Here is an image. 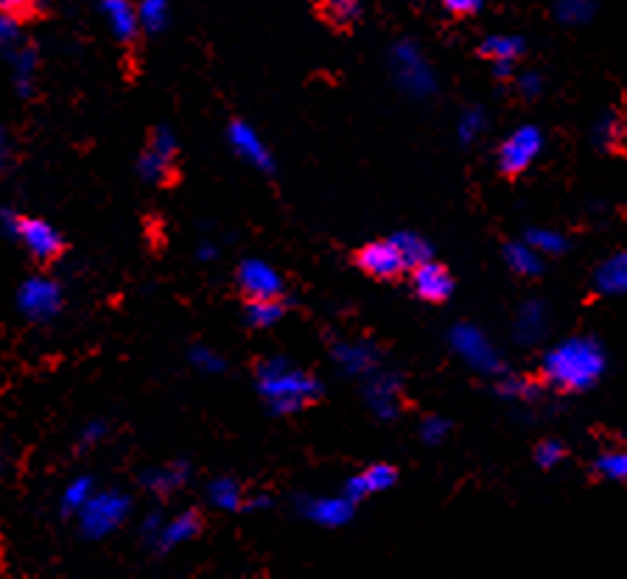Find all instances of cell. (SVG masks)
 Listing matches in <instances>:
<instances>
[{"label":"cell","instance_id":"cell-1","mask_svg":"<svg viewBox=\"0 0 627 579\" xmlns=\"http://www.w3.org/2000/svg\"><path fill=\"white\" fill-rule=\"evenodd\" d=\"M605 373V353L594 339H568L549 350L544 359V375L557 390L580 392L597 384Z\"/></svg>","mask_w":627,"mask_h":579},{"label":"cell","instance_id":"cell-2","mask_svg":"<svg viewBox=\"0 0 627 579\" xmlns=\"http://www.w3.org/2000/svg\"><path fill=\"white\" fill-rule=\"evenodd\" d=\"M258 392L273 412L291 414L317 401L322 386L314 375L295 370L286 359H267L258 366Z\"/></svg>","mask_w":627,"mask_h":579},{"label":"cell","instance_id":"cell-3","mask_svg":"<svg viewBox=\"0 0 627 579\" xmlns=\"http://www.w3.org/2000/svg\"><path fill=\"white\" fill-rule=\"evenodd\" d=\"M0 232L7 238H14L18 244H23L29 249V255L34 260H56L65 249V241H62L60 230H56L51 221L45 219H34V216H23L12 207H3L0 210Z\"/></svg>","mask_w":627,"mask_h":579},{"label":"cell","instance_id":"cell-4","mask_svg":"<svg viewBox=\"0 0 627 579\" xmlns=\"http://www.w3.org/2000/svg\"><path fill=\"white\" fill-rule=\"evenodd\" d=\"M132 502L121 490H95L90 502L79 509V529L84 538L101 540L113 535L130 518Z\"/></svg>","mask_w":627,"mask_h":579},{"label":"cell","instance_id":"cell-5","mask_svg":"<svg viewBox=\"0 0 627 579\" xmlns=\"http://www.w3.org/2000/svg\"><path fill=\"white\" fill-rule=\"evenodd\" d=\"M392 71H395V82L403 93L414 95V99H429L438 90V76H434L432 65L426 56L421 54V48L414 42H398L392 48Z\"/></svg>","mask_w":627,"mask_h":579},{"label":"cell","instance_id":"cell-6","mask_svg":"<svg viewBox=\"0 0 627 579\" xmlns=\"http://www.w3.org/2000/svg\"><path fill=\"white\" fill-rule=\"evenodd\" d=\"M449 342L456 355H462L467 366H474L482 375H502V355L491 344V339L476 325H454L449 333Z\"/></svg>","mask_w":627,"mask_h":579},{"label":"cell","instance_id":"cell-7","mask_svg":"<svg viewBox=\"0 0 627 579\" xmlns=\"http://www.w3.org/2000/svg\"><path fill=\"white\" fill-rule=\"evenodd\" d=\"M174 166H177V137L168 126H157L148 137L146 148L141 152L137 174H141L143 183L166 185L172 179Z\"/></svg>","mask_w":627,"mask_h":579},{"label":"cell","instance_id":"cell-8","mask_svg":"<svg viewBox=\"0 0 627 579\" xmlns=\"http://www.w3.org/2000/svg\"><path fill=\"white\" fill-rule=\"evenodd\" d=\"M65 306V294H62V286L54 278H45V275H37L29 278L18 291V308L23 317H29L31 322H48L54 320L56 313Z\"/></svg>","mask_w":627,"mask_h":579},{"label":"cell","instance_id":"cell-9","mask_svg":"<svg viewBox=\"0 0 627 579\" xmlns=\"http://www.w3.org/2000/svg\"><path fill=\"white\" fill-rule=\"evenodd\" d=\"M541 148H544V135H541L538 126H521L498 148V168L507 177L527 172L538 161Z\"/></svg>","mask_w":627,"mask_h":579},{"label":"cell","instance_id":"cell-10","mask_svg":"<svg viewBox=\"0 0 627 579\" xmlns=\"http://www.w3.org/2000/svg\"><path fill=\"white\" fill-rule=\"evenodd\" d=\"M238 286L249 300H267V297L284 294V278L278 275V269L258 258L244 260L238 267Z\"/></svg>","mask_w":627,"mask_h":579},{"label":"cell","instance_id":"cell-11","mask_svg":"<svg viewBox=\"0 0 627 579\" xmlns=\"http://www.w3.org/2000/svg\"><path fill=\"white\" fill-rule=\"evenodd\" d=\"M227 141H230L233 152H236L244 163L258 168V172H273L275 168L273 152H269L267 143L260 141V135L247 121H233V124L227 126Z\"/></svg>","mask_w":627,"mask_h":579},{"label":"cell","instance_id":"cell-12","mask_svg":"<svg viewBox=\"0 0 627 579\" xmlns=\"http://www.w3.org/2000/svg\"><path fill=\"white\" fill-rule=\"evenodd\" d=\"M370 412L379 420H392L401 412V384L392 373H370L368 386H364Z\"/></svg>","mask_w":627,"mask_h":579},{"label":"cell","instance_id":"cell-13","mask_svg":"<svg viewBox=\"0 0 627 579\" xmlns=\"http://www.w3.org/2000/svg\"><path fill=\"white\" fill-rule=\"evenodd\" d=\"M99 12L107 20L110 31L121 45H132L141 34V20H137V7L132 0H95Z\"/></svg>","mask_w":627,"mask_h":579},{"label":"cell","instance_id":"cell-14","mask_svg":"<svg viewBox=\"0 0 627 579\" xmlns=\"http://www.w3.org/2000/svg\"><path fill=\"white\" fill-rule=\"evenodd\" d=\"M359 267L368 275H373V278H395V275H401L407 269V263H403L392 238H387V241H373L361 249Z\"/></svg>","mask_w":627,"mask_h":579},{"label":"cell","instance_id":"cell-15","mask_svg":"<svg viewBox=\"0 0 627 579\" xmlns=\"http://www.w3.org/2000/svg\"><path fill=\"white\" fill-rule=\"evenodd\" d=\"M412 286L429 302H445L451 297V291H454V280H451L449 269L434 263V260H426L421 267H414Z\"/></svg>","mask_w":627,"mask_h":579},{"label":"cell","instance_id":"cell-16","mask_svg":"<svg viewBox=\"0 0 627 579\" xmlns=\"http://www.w3.org/2000/svg\"><path fill=\"white\" fill-rule=\"evenodd\" d=\"M333 361L345 375H370L379 366V350L370 342H339Z\"/></svg>","mask_w":627,"mask_h":579},{"label":"cell","instance_id":"cell-17","mask_svg":"<svg viewBox=\"0 0 627 579\" xmlns=\"http://www.w3.org/2000/svg\"><path fill=\"white\" fill-rule=\"evenodd\" d=\"M199 529H202L199 513H194V509H185V513L163 520L161 533H157V538H154V546H157V551L177 549L179 544H188V540H194L196 535H199Z\"/></svg>","mask_w":627,"mask_h":579},{"label":"cell","instance_id":"cell-18","mask_svg":"<svg viewBox=\"0 0 627 579\" xmlns=\"http://www.w3.org/2000/svg\"><path fill=\"white\" fill-rule=\"evenodd\" d=\"M395 479H398L395 467L373 465L348 482V487H345V496H348L353 504H359L361 498H370V496H376V493L390 490V487L395 485Z\"/></svg>","mask_w":627,"mask_h":579},{"label":"cell","instance_id":"cell-19","mask_svg":"<svg viewBox=\"0 0 627 579\" xmlns=\"http://www.w3.org/2000/svg\"><path fill=\"white\" fill-rule=\"evenodd\" d=\"M7 60L9 65H12V82L18 95L20 99H31V95H34L37 71H40V54H37V48L31 45V42H23Z\"/></svg>","mask_w":627,"mask_h":579},{"label":"cell","instance_id":"cell-20","mask_svg":"<svg viewBox=\"0 0 627 579\" xmlns=\"http://www.w3.org/2000/svg\"><path fill=\"white\" fill-rule=\"evenodd\" d=\"M302 515L320 526H345L353 518V502L348 496L342 498H308L300 504Z\"/></svg>","mask_w":627,"mask_h":579},{"label":"cell","instance_id":"cell-21","mask_svg":"<svg viewBox=\"0 0 627 579\" xmlns=\"http://www.w3.org/2000/svg\"><path fill=\"white\" fill-rule=\"evenodd\" d=\"M546 328H549V311H546L544 302L530 300L515 313L513 333L521 344H535L538 339H544Z\"/></svg>","mask_w":627,"mask_h":579},{"label":"cell","instance_id":"cell-22","mask_svg":"<svg viewBox=\"0 0 627 579\" xmlns=\"http://www.w3.org/2000/svg\"><path fill=\"white\" fill-rule=\"evenodd\" d=\"M191 471L185 462H168V465L152 467V471L143 473V487L154 496H168V493L179 490V487L188 482Z\"/></svg>","mask_w":627,"mask_h":579},{"label":"cell","instance_id":"cell-23","mask_svg":"<svg viewBox=\"0 0 627 579\" xmlns=\"http://www.w3.org/2000/svg\"><path fill=\"white\" fill-rule=\"evenodd\" d=\"M504 260L515 275H524V278H535V275L544 272V258H541L538 249L530 247L527 241H515L507 244L504 249Z\"/></svg>","mask_w":627,"mask_h":579},{"label":"cell","instance_id":"cell-24","mask_svg":"<svg viewBox=\"0 0 627 579\" xmlns=\"http://www.w3.org/2000/svg\"><path fill=\"white\" fill-rule=\"evenodd\" d=\"M597 289L603 294H627V252H616L597 269Z\"/></svg>","mask_w":627,"mask_h":579},{"label":"cell","instance_id":"cell-25","mask_svg":"<svg viewBox=\"0 0 627 579\" xmlns=\"http://www.w3.org/2000/svg\"><path fill=\"white\" fill-rule=\"evenodd\" d=\"M480 54L493 62H507V65H513V62L524 54V40L513 34H493L482 42Z\"/></svg>","mask_w":627,"mask_h":579},{"label":"cell","instance_id":"cell-26","mask_svg":"<svg viewBox=\"0 0 627 579\" xmlns=\"http://www.w3.org/2000/svg\"><path fill=\"white\" fill-rule=\"evenodd\" d=\"M207 498H210V504H214L216 509H225V513L244 509V502H247L241 485H238L236 479H230V476H222V479L210 482V487H207Z\"/></svg>","mask_w":627,"mask_h":579},{"label":"cell","instance_id":"cell-27","mask_svg":"<svg viewBox=\"0 0 627 579\" xmlns=\"http://www.w3.org/2000/svg\"><path fill=\"white\" fill-rule=\"evenodd\" d=\"M392 244H395L398 252H401L407 269L421 267V263L432 260V247H429L426 238H421L418 232H395Z\"/></svg>","mask_w":627,"mask_h":579},{"label":"cell","instance_id":"cell-28","mask_svg":"<svg viewBox=\"0 0 627 579\" xmlns=\"http://www.w3.org/2000/svg\"><path fill=\"white\" fill-rule=\"evenodd\" d=\"M286 317V302L280 297H267V300H249L247 322L253 328H273Z\"/></svg>","mask_w":627,"mask_h":579},{"label":"cell","instance_id":"cell-29","mask_svg":"<svg viewBox=\"0 0 627 579\" xmlns=\"http://www.w3.org/2000/svg\"><path fill=\"white\" fill-rule=\"evenodd\" d=\"M168 18H172V0H141V3H137L141 29L152 31V34L166 29Z\"/></svg>","mask_w":627,"mask_h":579},{"label":"cell","instance_id":"cell-30","mask_svg":"<svg viewBox=\"0 0 627 579\" xmlns=\"http://www.w3.org/2000/svg\"><path fill=\"white\" fill-rule=\"evenodd\" d=\"M555 14L566 25H583L597 14V0H557Z\"/></svg>","mask_w":627,"mask_h":579},{"label":"cell","instance_id":"cell-31","mask_svg":"<svg viewBox=\"0 0 627 579\" xmlns=\"http://www.w3.org/2000/svg\"><path fill=\"white\" fill-rule=\"evenodd\" d=\"M95 493V485L90 476H79V479L68 482V487L62 490V513L76 515L84 504L90 502V496Z\"/></svg>","mask_w":627,"mask_h":579},{"label":"cell","instance_id":"cell-32","mask_svg":"<svg viewBox=\"0 0 627 579\" xmlns=\"http://www.w3.org/2000/svg\"><path fill=\"white\" fill-rule=\"evenodd\" d=\"M597 473L603 479L627 485V451H610L597 459Z\"/></svg>","mask_w":627,"mask_h":579},{"label":"cell","instance_id":"cell-33","mask_svg":"<svg viewBox=\"0 0 627 579\" xmlns=\"http://www.w3.org/2000/svg\"><path fill=\"white\" fill-rule=\"evenodd\" d=\"M320 9L337 25H348L359 18V0H320Z\"/></svg>","mask_w":627,"mask_h":579},{"label":"cell","instance_id":"cell-34","mask_svg":"<svg viewBox=\"0 0 627 579\" xmlns=\"http://www.w3.org/2000/svg\"><path fill=\"white\" fill-rule=\"evenodd\" d=\"M527 244L533 249H538L541 255H561L568 247V241L557 230H530Z\"/></svg>","mask_w":627,"mask_h":579},{"label":"cell","instance_id":"cell-35","mask_svg":"<svg viewBox=\"0 0 627 579\" xmlns=\"http://www.w3.org/2000/svg\"><path fill=\"white\" fill-rule=\"evenodd\" d=\"M25 42L23 31H20V20L12 14H0V54L9 56L12 51H18Z\"/></svg>","mask_w":627,"mask_h":579},{"label":"cell","instance_id":"cell-36","mask_svg":"<svg viewBox=\"0 0 627 579\" xmlns=\"http://www.w3.org/2000/svg\"><path fill=\"white\" fill-rule=\"evenodd\" d=\"M188 359H191V364L199 370V373L214 375V373H222V370H225V359H222L219 353H214L210 348H205V344H199V348H191Z\"/></svg>","mask_w":627,"mask_h":579},{"label":"cell","instance_id":"cell-37","mask_svg":"<svg viewBox=\"0 0 627 579\" xmlns=\"http://www.w3.org/2000/svg\"><path fill=\"white\" fill-rule=\"evenodd\" d=\"M498 392H502L504 397H513V401H535V397L541 395V386L527 379H504Z\"/></svg>","mask_w":627,"mask_h":579},{"label":"cell","instance_id":"cell-38","mask_svg":"<svg viewBox=\"0 0 627 579\" xmlns=\"http://www.w3.org/2000/svg\"><path fill=\"white\" fill-rule=\"evenodd\" d=\"M485 113L482 110H467L465 115L460 118V126H456V135H460L462 143H474L476 137L485 132Z\"/></svg>","mask_w":627,"mask_h":579},{"label":"cell","instance_id":"cell-39","mask_svg":"<svg viewBox=\"0 0 627 579\" xmlns=\"http://www.w3.org/2000/svg\"><path fill=\"white\" fill-rule=\"evenodd\" d=\"M594 141H597L599 146H616V143L621 141V121L610 113L603 115V118L597 121V126H594Z\"/></svg>","mask_w":627,"mask_h":579},{"label":"cell","instance_id":"cell-40","mask_svg":"<svg viewBox=\"0 0 627 579\" xmlns=\"http://www.w3.org/2000/svg\"><path fill=\"white\" fill-rule=\"evenodd\" d=\"M449 432H451L449 420H443V417H429L426 423H423V426H421L423 443H429V445L443 443V440L449 437Z\"/></svg>","mask_w":627,"mask_h":579},{"label":"cell","instance_id":"cell-41","mask_svg":"<svg viewBox=\"0 0 627 579\" xmlns=\"http://www.w3.org/2000/svg\"><path fill=\"white\" fill-rule=\"evenodd\" d=\"M563 456H566V448H563L561 443H555V440H549V443H541L538 451H535V462H538L541 467L561 465Z\"/></svg>","mask_w":627,"mask_h":579},{"label":"cell","instance_id":"cell-42","mask_svg":"<svg viewBox=\"0 0 627 579\" xmlns=\"http://www.w3.org/2000/svg\"><path fill=\"white\" fill-rule=\"evenodd\" d=\"M104 437H107V423H104V420H93V423H88V426L82 428V434H79V448L101 443Z\"/></svg>","mask_w":627,"mask_h":579},{"label":"cell","instance_id":"cell-43","mask_svg":"<svg viewBox=\"0 0 627 579\" xmlns=\"http://www.w3.org/2000/svg\"><path fill=\"white\" fill-rule=\"evenodd\" d=\"M541 90H544V79H541V73H535V71L521 73V76H518V93L524 95V99H538Z\"/></svg>","mask_w":627,"mask_h":579},{"label":"cell","instance_id":"cell-44","mask_svg":"<svg viewBox=\"0 0 627 579\" xmlns=\"http://www.w3.org/2000/svg\"><path fill=\"white\" fill-rule=\"evenodd\" d=\"M37 0H0V14H12V18L23 20L34 12Z\"/></svg>","mask_w":627,"mask_h":579},{"label":"cell","instance_id":"cell-45","mask_svg":"<svg viewBox=\"0 0 627 579\" xmlns=\"http://www.w3.org/2000/svg\"><path fill=\"white\" fill-rule=\"evenodd\" d=\"M443 3L454 14H474L482 7V0H443Z\"/></svg>","mask_w":627,"mask_h":579},{"label":"cell","instance_id":"cell-46","mask_svg":"<svg viewBox=\"0 0 627 579\" xmlns=\"http://www.w3.org/2000/svg\"><path fill=\"white\" fill-rule=\"evenodd\" d=\"M163 526V518L157 513L148 515L146 520H143V538L148 540V544H154V538H157V533H161Z\"/></svg>","mask_w":627,"mask_h":579},{"label":"cell","instance_id":"cell-47","mask_svg":"<svg viewBox=\"0 0 627 579\" xmlns=\"http://www.w3.org/2000/svg\"><path fill=\"white\" fill-rule=\"evenodd\" d=\"M9 157H12V137L0 126V172L9 166Z\"/></svg>","mask_w":627,"mask_h":579},{"label":"cell","instance_id":"cell-48","mask_svg":"<svg viewBox=\"0 0 627 579\" xmlns=\"http://www.w3.org/2000/svg\"><path fill=\"white\" fill-rule=\"evenodd\" d=\"M216 258V247L214 244H199V260H214Z\"/></svg>","mask_w":627,"mask_h":579},{"label":"cell","instance_id":"cell-49","mask_svg":"<svg viewBox=\"0 0 627 579\" xmlns=\"http://www.w3.org/2000/svg\"><path fill=\"white\" fill-rule=\"evenodd\" d=\"M3 467H7V462H3V454H0V476H3Z\"/></svg>","mask_w":627,"mask_h":579}]
</instances>
